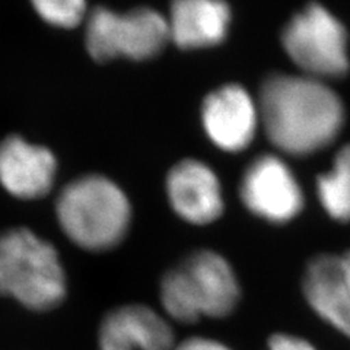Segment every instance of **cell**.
Returning <instances> with one entry per match:
<instances>
[{
  "instance_id": "obj_1",
  "label": "cell",
  "mask_w": 350,
  "mask_h": 350,
  "mask_svg": "<svg viewBox=\"0 0 350 350\" xmlns=\"http://www.w3.org/2000/svg\"><path fill=\"white\" fill-rule=\"evenodd\" d=\"M260 126L270 144L291 157H308L342 133L346 108L327 82L305 75L271 73L258 94Z\"/></svg>"
},
{
  "instance_id": "obj_2",
  "label": "cell",
  "mask_w": 350,
  "mask_h": 350,
  "mask_svg": "<svg viewBox=\"0 0 350 350\" xmlns=\"http://www.w3.org/2000/svg\"><path fill=\"white\" fill-rule=\"evenodd\" d=\"M162 314L172 323L194 324L202 319L224 320L243 298L239 278L225 256L202 248L168 269L159 282Z\"/></svg>"
},
{
  "instance_id": "obj_3",
  "label": "cell",
  "mask_w": 350,
  "mask_h": 350,
  "mask_svg": "<svg viewBox=\"0 0 350 350\" xmlns=\"http://www.w3.org/2000/svg\"><path fill=\"white\" fill-rule=\"evenodd\" d=\"M63 235L88 253H107L126 239L131 225L127 194L111 178L88 174L66 184L54 206Z\"/></svg>"
},
{
  "instance_id": "obj_4",
  "label": "cell",
  "mask_w": 350,
  "mask_h": 350,
  "mask_svg": "<svg viewBox=\"0 0 350 350\" xmlns=\"http://www.w3.org/2000/svg\"><path fill=\"white\" fill-rule=\"evenodd\" d=\"M68 293V273L50 241L25 226L0 232V297L31 312H50Z\"/></svg>"
},
{
  "instance_id": "obj_5",
  "label": "cell",
  "mask_w": 350,
  "mask_h": 350,
  "mask_svg": "<svg viewBox=\"0 0 350 350\" xmlns=\"http://www.w3.org/2000/svg\"><path fill=\"white\" fill-rule=\"evenodd\" d=\"M170 42L167 16L152 8L127 12L98 6L85 21V46L100 63L116 59L145 62L158 57Z\"/></svg>"
},
{
  "instance_id": "obj_6",
  "label": "cell",
  "mask_w": 350,
  "mask_h": 350,
  "mask_svg": "<svg viewBox=\"0 0 350 350\" xmlns=\"http://www.w3.org/2000/svg\"><path fill=\"white\" fill-rule=\"evenodd\" d=\"M280 40L284 53L305 76L327 82L350 72L347 31L319 2L298 10L282 29Z\"/></svg>"
},
{
  "instance_id": "obj_7",
  "label": "cell",
  "mask_w": 350,
  "mask_h": 350,
  "mask_svg": "<svg viewBox=\"0 0 350 350\" xmlns=\"http://www.w3.org/2000/svg\"><path fill=\"white\" fill-rule=\"evenodd\" d=\"M239 199L250 213L275 225L292 222L305 204L297 175L275 153H262L250 162L239 183Z\"/></svg>"
},
{
  "instance_id": "obj_8",
  "label": "cell",
  "mask_w": 350,
  "mask_h": 350,
  "mask_svg": "<svg viewBox=\"0 0 350 350\" xmlns=\"http://www.w3.org/2000/svg\"><path fill=\"white\" fill-rule=\"evenodd\" d=\"M200 114L206 136L228 153L247 149L261 127L257 101L238 83H226L207 94Z\"/></svg>"
},
{
  "instance_id": "obj_9",
  "label": "cell",
  "mask_w": 350,
  "mask_h": 350,
  "mask_svg": "<svg viewBox=\"0 0 350 350\" xmlns=\"http://www.w3.org/2000/svg\"><path fill=\"white\" fill-rule=\"evenodd\" d=\"M301 286L312 312L350 338V250L312 257L305 266Z\"/></svg>"
},
{
  "instance_id": "obj_10",
  "label": "cell",
  "mask_w": 350,
  "mask_h": 350,
  "mask_svg": "<svg viewBox=\"0 0 350 350\" xmlns=\"http://www.w3.org/2000/svg\"><path fill=\"white\" fill-rule=\"evenodd\" d=\"M165 191L172 212L196 226L215 224L225 211L217 174L199 159H183L167 174Z\"/></svg>"
},
{
  "instance_id": "obj_11",
  "label": "cell",
  "mask_w": 350,
  "mask_h": 350,
  "mask_svg": "<svg viewBox=\"0 0 350 350\" xmlns=\"http://www.w3.org/2000/svg\"><path fill=\"white\" fill-rule=\"evenodd\" d=\"M172 324L146 304H123L104 314L96 332V350H172Z\"/></svg>"
},
{
  "instance_id": "obj_12",
  "label": "cell",
  "mask_w": 350,
  "mask_h": 350,
  "mask_svg": "<svg viewBox=\"0 0 350 350\" xmlns=\"http://www.w3.org/2000/svg\"><path fill=\"white\" fill-rule=\"evenodd\" d=\"M57 158L42 145L10 135L0 140V185L15 199L38 200L56 181Z\"/></svg>"
},
{
  "instance_id": "obj_13",
  "label": "cell",
  "mask_w": 350,
  "mask_h": 350,
  "mask_svg": "<svg viewBox=\"0 0 350 350\" xmlns=\"http://www.w3.org/2000/svg\"><path fill=\"white\" fill-rule=\"evenodd\" d=\"M167 22L178 49H211L228 38L232 10L225 0H171Z\"/></svg>"
},
{
  "instance_id": "obj_14",
  "label": "cell",
  "mask_w": 350,
  "mask_h": 350,
  "mask_svg": "<svg viewBox=\"0 0 350 350\" xmlns=\"http://www.w3.org/2000/svg\"><path fill=\"white\" fill-rule=\"evenodd\" d=\"M317 196L333 221L350 222V144L337 150L330 170L317 178Z\"/></svg>"
},
{
  "instance_id": "obj_15",
  "label": "cell",
  "mask_w": 350,
  "mask_h": 350,
  "mask_svg": "<svg viewBox=\"0 0 350 350\" xmlns=\"http://www.w3.org/2000/svg\"><path fill=\"white\" fill-rule=\"evenodd\" d=\"M29 3L36 14L54 28L73 29L88 18L86 0H29Z\"/></svg>"
},
{
  "instance_id": "obj_16",
  "label": "cell",
  "mask_w": 350,
  "mask_h": 350,
  "mask_svg": "<svg viewBox=\"0 0 350 350\" xmlns=\"http://www.w3.org/2000/svg\"><path fill=\"white\" fill-rule=\"evenodd\" d=\"M262 350H319L308 338L292 333L271 334Z\"/></svg>"
},
{
  "instance_id": "obj_17",
  "label": "cell",
  "mask_w": 350,
  "mask_h": 350,
  "mask_svg": "<svg viewBox=\"0 0 350 350\" xmlns=\"http://www.w3.org/2000/svg\"><path fill=\"white\" fill-rule=\"evenodd\" d=\"M172 350H234L222 340L209 336H190L181 342H175Z\"/></svg>"
}]
</instances>
